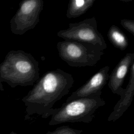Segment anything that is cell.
Masks as SVG:
<instances>
[{
  "instance_id": "30bf717a",
  "label": "cell",
  "mask_w": 134,
  "mask_h": 134,
  "mask_svg": "<svg viewBox=\"0 0 134 134\" xmlns=\"http://www.w3.org/2000/svg\"><path fill=\"white\" fill-rule=\"evenodd\" d=\"M95 0H70L69 2L66 16L75 18L85 14L94 4Z\"/></svg>"
},
{
  "instance_id": "3957f363",
  "label": "cell",
  "mask_w": 134,
  "mask_h": 134,
  "mask_svg": "<svg viewBox=\"0 0 134 134\" xmlns=\"http://www.w3.org/2000/svg\"><path fill=\"white\" fill-rule=\"evenodd\" d=\"M5 65V76L14 86L32 85L40 78L39 63L21 50L12 52Z\"/></svg>"
},
{
  "instance_id": "6da1fadb",
  "label": "cell",
  "mask_w": 134,
  "mask_h": 134,
  "mask_svg": "<svg viewBox=\"0 0 134 134\" xmlns=\"http://www.w3.org/2000/svg\"><path fill=\"white\" fill-rule=\"evenodd\" d=\"M73 83L72 75L60 69L46 72L23 99L27 115L42 118L53 115L57 110L53 106L69 93Z\"/></svg>"
},
{
  "instance_id": "8fae6325",
  "label": "cell",
  "mask_w": 134,
  "mask_h": 134,
  "mask_svg": "<svg viewBox=\"0 0 134 134\" xmlns=\"http://www.w3.org/2000/svg\"><path fill=\"white\" fill-rule=\"evenodd\" d=\"M107 37L110 42L120 50H125L128 46V40L122 30L115 25H111L107 32Z\"/></svg>"
},
{
  "instance_id": "5b68a950",
  "label": "cell",
  "mask_w": 134,
  "mask_h": 134,
  "mask_svg": "<svg viewBox=\"0 0 134 134\" xmlns=\"http://www.w3.org/2000/svg\"><path fill=\"white\" fill-rule=\"evenodd\" d=\"M57 36L64 40H73L92 44L100 48L103 51L107 44L97 29V23L95 17L86 18L80 22L70 23L69 28L57 32Z\"/></svg>"
},
{
  "instance_id": "9c48e42d",
  "label": "cell",
  "mask_w": 134,
  "mask_h": 134,
  "mask_svg": "<svg viewBox=\"0 0 134 134\" xmlns=\"http://www.w3.org/2000/svg\"><path fill=\"white\" fill-rule=\"evenodd\" d=\"M130 77L128 83L120 94V99L115 105L113 110L108 118V121L118 119L130 106L134 94V62L130 68Z\"/></svg>"
},
{
  "instance_id": "5bb4252c",
  "label": "cell",
  "mask_w": 134,
  "mask_h": 134,
  "mask_svg": "<svg viewBox=\"0 0 134 134\" xmlns=\"http://www.w3.org/2000/svg\"><path fill=\"white\" fill-rule=\"evenodd\" d=\"M10 134H17V133H15L14 132H12Z\"/></svg>"
},
{
  "instance_id": "7c38bea8",
  "label": "cell",
  "mask_w": 134,
  "mask_h": 134,
  "mask_svg": "<svg viewBox=\"0 0 134 134\" xmlns=\"http://www.w3.org/2000/svg\"><path fill=\"white\" fill-rule=\"evenodd\" d=\"M82 130L74 129L68 126H62L58 127L53 131H48L46 134H81Z\"/></svg>"
},
{
  "instance_id": "ba28073f",
  "label": "cell",
  "mask_w": 134,
  "mask_h": 134,
  "mask_svg": "<svg viewBox=\"0 0 134 134\" xmlns=\"http://www.w3.org/2000/svg\"><path fill=\"white\" fill-rule=\"evenodd\" d=\"M133 62H134V53H126L109 74L108 85L113 94L119 96L124 91L122 86L127 72Z\"/></svg>"
},
{
  "instance_id": "7a4b0ae2",
  "label": "cell",
  "mask_w": 134,
  "mask_h": 134,
  "mask_svg": "<svg viewBox=\"0 0 134 134\" xmlns=\"http://www.w3.org/2000/svg\"><path fill=\"white\" fill-rule=\"evenodd\" d=\"M105 104V101L99 96L82 97L65 102L57 108L49 125L81 122L88 124L93 120L97 109Z\"/></svg>"
},
{
  "instance_id": "4fadbf2b",
  "label": "cell",
  "mask_w": 134,
  "mask_h": 134,
  "mask_svg": "<svg viewBox=\"0 0 134 134\" xmlns=\"http://www.w3.org/2000/svg\"><path fill=\"white\" fill-rule=\"evenodd\" d=\"M120 24L126 30L134 35V20L123 19L120 20Z\"/></svg>"
},
{
  "instance_id": "8992f818",
  "label": "cell",
  "mask_w": 134,
  "mask_h": 134,
  "mask_svg": "<svg viewBox=\"0 0 134 134\" xmlns=\"http://www.w3.org/2000/svg\"><path fill=\"white\" fill-rule=\"evenodd\" d=\"M42 0H24L12 20L13 31L23 35L34 29L39 22L40 15L43 9Z\"/></svg>"
},
{
  "instance_id": "277c9868",
  "label": "cell",
  "mask_w": 134,
  "mask_h": 134,
  "mask_svg": "<svg viewBox=\"0 0 134 134\" xmlns=\"http://www.w3.org/2000/svg\"><path fill=\"white\" fill-rule=\"evenodd\" d=\"M57 48L61 59L71 67L93 66L104 54L98 47L73 40L58 42Z\"/></svg>"
},
{
  "instance_id": "52a82bcc",
  "label": "cell",
  "mask_w": 134,
  "mask_h": 134,
  "mask_svg": "<svg viewBox=\"0 0 134 134\" xmlns=\"http://www.w3.org/2000/svg\"><path fill=\"white\" fill-rule=\"evenodd\" d=\"M109 66L108 65L102 68L85 84L73 92L67 98L66 102L82 97H101L102 91L107 84L109 79Z\"/></svg>"
}]
</instances>
